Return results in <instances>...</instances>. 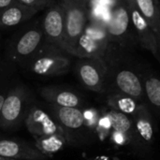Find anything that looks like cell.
Segmentation results:
<instances>
[{
	"label": "cell",
	"mask_w": 160,
	"mask_h": 160,
	"mask_svg": "<svg viewBox=\"0 0 160 160\" xmlns=\"http://www.w3.org/2000/svg\"><path fill=\"white\" fill-rule=\"evenodd\" d=\"M131 52L117 44L109 43L103 56L108 68L105 94H126L139 103H146L140 62L132 56Z\"/></svg>",
	"instance_id": "6da1fadb"
},
{
	"label": "cell",
	"mask_w": 160,
	"mask_h": 160,
	"mask_svg": "<svg viewBox=\"0 0 160 160\" xmlns=\"http://www.w3.org/2000/svg\"><path fill=\"white\" fill-rule=\"evenodd\" d=\"M44 41L40 18L35 17L22 26L9 38L6 46L7 59L23 68Z\"/></svg>",
	"instance_id": "7a4b0ae2"
},
{
	"label": "cell",
	"mask_w": 160,
	"mask_h": 160,
	"mask_svg": "<svg viewBox=\"0 0 160 160\" xmlns=\"http://www.w3.org/2000/svg\"><path fill=\"white\" fill-rule=\"evenodd\" d=\"M72 58L65 50L43 41L22 68L39 77H59L69 72Z\"/></svg>",
	"instance_id": "3957f363"
},
{
	"label": "cell",
	"mask_w": 160,
	"mask_h": 160,
	"mask_svg": "<svg viewBox=\"0 0 160 160\" xmlns=\"http://www.w3.org/2000/svg\"><path fill=\"white\" fill-rule=\"evenodd\" d=\"M32 102L31 93L23 83L10 86L0 112V129L14 131L20 128Z\"/></svg>",
	"instance_id": "277c9868"
},
{
	"label": "cell",
	"mask_w": 160,
	"mask_h": 160,
	"mask_svg": "<svg viewBox=\"0 0 160 160\" xmlns=\"http://www.w3.org/2000/svg\"><path fill=\"white\" fill-rule=\"evenodd\" d=\"M106 28L109 42L117 44L129 51L139 47L132 23L129 4L126 0L116 1Z\"/></svg>",
	"instance_id": "5b68a950"
},
{
	"label": "cell",
	"mask_w": 160,
	"mask_h": 160,
	"mask_svg": "<svg viewBox=\"0 0 160 160\" xmlns=\"http://www.w3.org/2000/svg\"><path fill=\"white\" fill-rule=\"evenodd\" d=\"M47 110L61 127L68 144H84L93 138L85 127L82 109L64 108L48 104Z\"/></svg>",
	"instance_id": "8992f818"
},
{
	"label": "cell",
	"mask_w": 160,
	"mask_h": 160,
	"mask_svg": "<svg viewBox=\"0 0 160 160\" xmlns=\"http://www.w3.org/2000/svg\"><path fill=\"white\" fill-rule=\"evenodd\" d=\"M60 1L65 11L64 50L73 56V52L78 41L89 22V9L85 3Z\"/></svg>",
	"instance_id": "52a82bcc"
},
{
	"label": "cell",
	"mask_w": 160,
	"mask_h": 160,
	"mask_svg": "<svg viewBox=\"0 0 160 160\" xmlns=\"http://www.w3.org/2000/svg\"><path fill=\"white\" fill-rule=\"evenodd\" d=\"M74 71L77 79L86 89L105 94L108 68L102 57L76 58Z\"/></svg>",
	"instance_id": "ba28073f"
},
{
	"label": "cell",
	"mask_w": 160,
	"mask_h": 160,
	"mask_svg": "<svg viewBox=\"0 0 160 160\" xmlns=\"http://www.w3.org/2000/svg\"><path fill=\"white\" fill-rule=\"evenodd\" d=\"M106 25L89 21L73 52V57H102L109 46Z\"/></svg>",
	"instance_id": "9c48e42d"
},
{
	"label": "cell",
	"mask_w": 160,
	"mask_h": 160,
	"mask_svg": "<svg viewBox=\"0 0 160 160\" xmlns=\"http://www.w3.org/2000/svg\"><path fill=\"white\" fill-rule=\"evenodd\" d=\"M40 18L44 41L64 50L65 11L60 0L52 3Z\"/></svg>",
	"instance_id": "30bf717a"
},
{
	"label": "cell",
	"mask_w": 160,
	"mask_h": 160,
	"mask_svg": "<svg viewBox=\"0 0 160 160\" xmlns=\"http://www.w3.org/2000/svg\"><path fill=\"white\" fill-rule=\"evenodd\" d=\"M105 112L110 120L112 129L125 139L126 147L140 158L146 157L148 154L141 142L132 117L109 108Z\"/></svg>",
	"instance_id": "8fae6325"
},
{
	"label": "cell",
	"mask_w": 160,
	"mask_h": 160,
	"mask_svg": "<svg viewBox=\"0 0 160 160\" xmlns=\"http://www.w3.org/2000/svg\"><path fill=\"white\" fill-rule=\"evenodd\" d=\"M23 124L27 131L34 138L54 133L64 134L61 127L47 108H43L34 101L27 111Z\"/></svg>",
	"instance_id": "7c38bea8"
},
{
	"label": "cell",
	"mask_w": 160,
	"mask_h": 160,
	"mask_svg": "<svg viewBox=\"0 0 160 160\" xmlns=\"http://www.w3.org/2000/svg\"><path fill=\"white\" fill-rule=\"evenodd\" d=\"M0 156L16 160H48L36 146L21 139L0 135Z\"/></svg>",
	"instance_id": "4fadbf2b"
},
{
	"label": "cell",
	"mask_w": 160,
	"mask_h": 160,
	"mask_svg": "<svg viewBox=\"0 0 160 160\" xmlns=\"http://www.w3.org/2000/svg\"><path fill=\"white\" fill-rule=\"evenodd\" d=\"M38 93L47 104L64 108L83 109L84 107L85 101L83 98L78 92L69 88L58 85H47L41 87Z\"/></svg>",
	"instance_id": "5bb4252c"
},
{
	"label": "cell",
	"mask_w": 160,
	"mask_h": 160,
	"mask_svg": "<svg viewBox=\"0 0 160 160\" xmlns=\"http://www.w3.org/2000/svg\"><path fill=\"white\" fill-rule=\"evenodd\" d=\"M131 117L146 153L150 154L156 141V133L158 130L154 115L146 103H140L137 111Z\"/></svg>",
	"instance_id": "9a60e30c"
},
{
	"label": "cell",
	"mask_w": 160,
	"mask_h": 160,
	"mask_svg": "<svg viewBox=\"0 0 160 160\" xmlns=\"http://www.w3.org/2000/svg\"><path fill=\"white\" fill-rule=\"evenodd\" d=\"M140 73L145 93V102L152 114L160 120V74L144 63H140Z\"/></svg>",
	"instance_id": "2e32d148"
},
{
	"label": "cell",
	"mask_w": 160,
	"mask_h": 160,
	"mask_svg": "<svg viewBox=\"0 0 160 160\" xmlns=\"http://www.w3.org/2000/svg\"><path fill=\"white\" fill-rule=\"evenodd\" d=\"M129 8L139 46L149 51L156 57V59L158 60V39L155 32L140 13L135 5H129Z\"/></svg>",
	"instance_id": "e0dca14e"
},
{
	"label": "cell",
	"mask_w": 160,
	"mask_h": 160,
	"mask_svg": "<svg viewBox=\"0 0 160 160\" xmlns=\"http://www.w3.org/2000/svg\"><path fill=\"white\" fill-rule=\"evenodd\" d=\"M38 12L16 1L0 11V29L18 28L32 20Z\"/></svg>",
	"instance_id": "ac0fdd59"
},
{
	"label": "cell",
	"mask_w": 160,
	"mask_h": 160,
	"mask_svg": "<svg viewBox=\"0 0 160 160\" xmlns=\"http://www.w3.org/2000/svg\"><path fill=\"white\" fill-rule=\"evenodd\" d=\"M34 145L36 146V148L50 158L53 155L62 151L68 144L67 138L63 133L44 135L34 138Z\"/></svg>",
	"instance_id": "d6986e66"
},
{
	"label": "cell",
	"mask_w": 160,
	"mask_h": 160,
	"mask_svg": "<svg viewBox=\"0 0 160 160\" xmlns=\"http://www.w3.org/2000/svg\"><path fill=\"white\" fill-rule=\"evenodd\" d=\"M136 8L149 23L156 36L160 34L159 0H136Z\"/></svg>",
	"instance_id": "ffe728a7"
},
{
	"label": "cell",
	"mask_w": 160,
	"mask_h": 160,
	"mask_svg": "<svg viewBox=\"0 0 160 160\" xmlns=\"http://www.w3.org/2000/svg\"><path fill=\"white\" fill-rule=\"evenodd\" d=\"M106 95V104L109 109L132 116L138 109L139 102L133 98L121 93H109Z\"/></svg>",
	"instance_id": "44dd1931"
},
{
	"label": "cell",
	"mask_w": 160,
	"mask_h": 160,
	"mask_svg": "<svg viewBox=\"0 0 160 160\" xmlns=\"http://www.w3.org/2000/svg\"><path fill=\"white\" fill-rule=\"evenodd\" d=\"M15 1L30 8H33L38 12L45 10L52 3L54 2V0H15Z\"/></svg>",
	"instance_id": "7402d4cb"
},
{
	"label": "cell",
	"mask_w": 160,
	"mask_h": 160,
	"mask_svg": "<svg viewBox=\"0 0 160 160\" xmlns=\"http://www.w3.org/2000/svg\"><path fill=\"white\" fill-rule=\"evenodd\" d=\"M116 1L117 0H89L87 6L88 8H101L112 9L116 4Z\"/></svg>",
	"instance_id": "603a6c76"
},
{
	"label": "cell",
	"mask_w": 160,
	"mask_h": 160,
	"mask_svg": "<svg viewBox=\"0 0 160 160\" xmlns=\"http://www.w3.org/2000/svg\"><path fill=\"white\" fill-rule=\"evenodd\" d=\"M8 89H9V87L0 88V112H1V109H2V106H3V103L5 101V98H6V96L8 94Z\"/></svg>",
	"instance_id": "cb8c5ba5"
},
{
	"label": "cell",
	"mask_w": 160,
	"mask_h": 160,
	"mask_svg": "<svg viewBox=\"0 0 160 160\" xmlns=\"http://www.w3.org/2000/svg\"><path fill=\"white\" fill-rule=\"evenodd\" d=\"M14 1L15 0H0V11L8 6H9L10 4H12Z\"/></svg>",
	"instance_id": "d4e9b609"
},
{
	"label": "cell",
	"mask_w": 160,
	"mask_h": 160,
	"mask_svg": "<svg viewBox=\"0 0 160 160\" xmlns=\"http://www.w3.org/2000/svg\"><path fill=\"white\" fill-rule=\"evenodd\" d=\"M65 1L72 2V3H85V4H88L89 2V0H65Z\"/></svg>",
	"instance_id": "484cf974"
},
{
	"label": "cell",
	"mask_w": 160,
	"mask_h": 160,
	"mask_svg": "<svg viewBox=\"0 0 160 160\" xmlns=\"http://www.w3.org/2000/svg\"><path fill=\"white\" fill-rule=\"evenodd\" d=\"M158 39V61L160 62V34L157 36Z\"/></svg>",
	"instance_id": "4316f807"
},
{
	"label": "cell",
	"mask_w": 160,
	"mask_h": 160,
	"mask_svg": "<svg viewBox=\"0 0 160 160\" xmlns=\"http://www.w3.org/2000/svg\"><path fill=\"white\" fill-rule=\"evenodd\" d=\"M129 5H135V3H136V0H126Z\"/></svg>",
	"instance_id": "83f0119b"
},
{
	"label": "cell",
	"mask_w": 160,
	"mask_h": 160,
	"mask_svg": "<svg viewBox=\"0 0 160 160\" xmlns=\"http://www.w3.org/2000/svg\"><path fill=\"white\" fill-rule=\"evenodd\" d=\"M0 160H16V159H10V158H4V157H1V156H0Z\"/></svg>",
	"instance_id": "f1b7e54d"
},
{
	"label": "cell",
	"mask_w": 160,
	"mask_h": 160,
	"mask_svg": "<svg viewBox=\"0 0 160 160\" xmlns=\"http://www.w3.org/2000/svg\"><path fill=\"white\" fill-rule=\"evenodd\" d=\"M89 160H104V159H102V158H95V159H89Z\"/></svg>",
	"instance_id": "f546056e"
},
{
	"label": "cell",
	"mask_w": 160,
	"mask_h": 160,
	"mask_svg": "<svg viewBox=\"0 0 160 160\" xmlns=\"http://www.w3.org/2000/svg\"><path fill=\"white\" fill-rule=\"evenodd\" d=\"M0 44H1V32H0Z\"/></svg>",
	"instance_id": "4dcf8cb0"
}]
</instances>
